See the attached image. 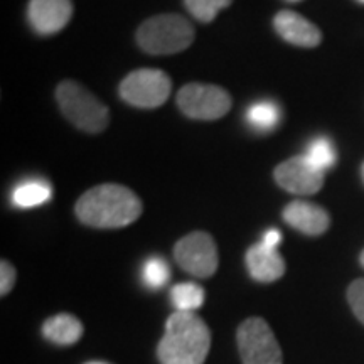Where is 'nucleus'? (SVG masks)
Instances as JSON below:
<instances>
[{"label":"nucleus","instance_id":"1","mask_svg":"<svg viewBox=\"0 0 364 364\" xmlns=\"http://www.w3.org/2000/svg\"><path fill=\"white\" fill-rule=\"evenodd\" d=\"M76 216L86 226L115 230L129 226L142 215V201L122 184H100L86 191L76 203Z\"/></svg>","mask_w":364,"mask_h":364},{"label":"nucleus","instance_id":"2","mask_svg":"<svg viewBox=\"0 0 364 364\" xmlns=\"http://www.w3.org/2000/svg\"><path fill=\"white\" fill-rule=\"evenodd\" d=\"M211 332L196 312H174L167 318L166 332L157 346L161 364H204Z\"/></svg>","mask_w":364,"mask_h":364},{"label":"nucleus","instance_id":"3","mask_svg":"<svg viewBox=\"0 0 364 364\" xmlns=\"http://www.w3.org/2000/svg\"><path fill=\"white\" fill-rule=\"evenodd\" d=\"M194 27L179 14L150 17L136 31V44L154 56H167L188 49L194 43Z\"/></svg>","mask_w":364,"mask_h":364},{"label":"nucleus","instance_id":"4","mask_svg":"<svg viewBox=\"0 0 364 364\" xmlns=\"http://www.w3.org/2000/svg\"><path fill=\"white\" fill-rule=\"evenodd\" d=\"M56 100L63 115L88 134H100L108 127L110 110L90 90L76 81L66 80L58 85Z\"/></svg>","mask_w":364,"mask_h":364},{"label":"nucleus","instance_id":"5","mask_svg":"<svg viewBox=\"0 0 364 364\" xmlns=\"http://www.w3.org/2000/svg\"><path fill=\"white\" fill-rule=\"evenodd\" d=\"M236 339L243 364H284L279 341L265 318H247L240 326Z\"/></svg>","mask_w":364,"mask_h":364},{"label":"nucleus","instance_id":"6","mask_svg":"<svg viewBox=\"0 0 364 364\" xmlns=\"http://www.w3.org/2000/svg\"><path fill=\"white\" fill-rule=\"evenodd\" d=\"M171 78L161 70H136L127 75L120 83L118 93L125 103L136 108H159L171 95Z\"/></svg>","mask_w":364,"mask_h":364},{"label":"nucleus","instance_id":"7","mask_svg":"<svg viewBox=\"0 0 364 364\" xmlns=\"http://www.w3.org/2000/svg\"><path fill=\"white\" fill-rule=\"evenodd\" d=\"M231 105L230 93L215 85L189 83L177 93V107L194 120H218L231 110Z\"/></svg>","mask_w":364,"mask_h":364},{"label":"nucleus","instance_id":"8","mask_svg":"<svg viewBox=\"0 0 364 364\" xmlns=\"http://www.w3.org/2000/svg\"><path fill=\"white\" fill-rule=\"evenodd\" d=\"M174 258L182 270L198 279H208L218 270V247L211 235L194 231L181 238L174 247Z\"/></svg>","mask_w":364,"mask_h":364},{"label":"nucleus","instance_id":"9","mask_svg":"<svg viewBox=\"0 0 364 364\" xmlns=\"http://www.w3.org/2000/svg\"><path fill=\"white\" fill-rule=\"evenodd\" d=\"M273 177L282 189L297 196L316 194L324 186V172L309 162L306 156L290 157L289 161L279 164L273 171Z\"/></svg>","mask_w":364,"mask_h":364},{"label":"nucleus","instance_id":"10","mask_svg":"<svg viewBox=\"0 0 364 364\" xmlns=\"http://www.w3.org/2000/svg\"><path fill=\"white\" fill-rule=\"evenodd\" d=\"M73 17L71 0H31L27 19L36 33L53 36L65 29Z\"/></svg>","mask_w":364,"mask_h":364},{"label":"nucleus","instance_id":"11","mask_svg":"<svg viewBox=\"0 0 364 364\" xmlns=\"http://www.w3.org/2000/svg\"><path fill=\"white\" fill-rule=\"evenodd\" d=\"M273 27L282 39L299 48H316L322 41L321 29L294 11H280L273 19Z\"/></svg>","mask_w":364,"mask_h":364},{"label":"nucleus","instance_id":"12","mask_svg":"<svg viewBox=\"0 0 364 364\" xmlns=\"http://www.w3.org/2000/svg\"><path fill=\"white\" fill-rule=\"evenodd\" d=\"M284 220L300 233L318 236L326 233L331 225V216L324 208L309 201H292L284 209Z\"/></svg>","mask_w":364,"mask_h":364},{"label":"nucleus","instance_id":"13","mask_svg":"<svg viewBox=\"0 0 364 364\" xmlns=\"http://www.w3.org/2000/svg\"><path fill=\"white\" fill-rule=\"evenodd\" d=\"M247 268L253 280L270 284L285 273V260L279 250L268 248L260 241L247 252Z\"/></svg>","mask_w":364,"mask_h":364},{"label":"nucleus","instance_id":"14","mask_svg":"<svg viewBox=\"0 0 364 364\" xmlns=\"http://www.w3.org/2000/svg\"><path fill=\"white\" fill-rule=\"evenodd\" d=\"M43 334L48 341L58 346H71L83 336V324L71 314H58L49 317L43 326Z\"/></svg>","mask_w":364,"mask_h":364},{"label":"nucleus","instance_id":"15","mask_svg":"<svg viewBox=\"0 0 364 364\" xmlns=\"http://www.w3.org/2000/svg\"><path fill=\"white\" fill-rule=\"evenodd\" d=\"M51 199V186L46 181H24L17 184L12 191V203L14 206L29 209L41 206Z\"/></svg>","mask_w":364,"mask_h":364},{"label":"nucleus","instance_id":"16","mask_svg":"<svg viewBox=\"0 0 364 364\" xmlns=\"http://www.w3.org/2000/svg\"><path fill=\"white\" fill-rule=\"evenodd\" d=\"M280 107L275 102H263L253 103L247 110V120L250 127L257 132H272L280 124Z\"/></svg>","mask_w":364,"mask_h":364},{"label":"nucleus","instance_id":"17","mask_svg":"<svg viewBox=\"0 0 364 364\" xmlns=\"http://www.w3.org/2000/svg\"><path fill=\"white\" fill-rule=\"evenodd\" d=\"M204 289L194 282L177 284L171 289V302L177 312H196L204 304Z\"/></svg>","mask_w":364,"mask_h":364},{"label":"nucleus","instance_id":"18","mask_svg":"<svg viewBox=\"0 0 364 364\" xmlns=\"http://www.w3.org/2000/svg\"><path fill=\"white\" fill-rule=\"evenodd\" d=\"M306 159L322 172L329 171L331 167H334L336 161H338V152H336L334 142L327 139V136H316L307 145Z\"/></svg>","mask_w":364,"mask_h":364},{"label":"nucleus","instance_id":"19","mask_svg":"<svg viewBox=\"0 0 364 364\" xmlns=\"http://www.w3.org/2000/svg\"><path fill=\"white\" fill-rule=\"evenodd\" d=\"M142 282L147 289H162L171 279V267L162 257H150L142 265Z\"/></svg>","mask_w":364,"mask_h":364},{"label":"nucleus","instance_id":"20","mask_svg":"<svg viewBox=\"0 0 364 364\" xmlns=\"http://www.w3.org/2000/svg\"><path fill=\"white\" fill-rule=\"evenodd\" d=\"M233 0H184L186 9L199 22H213L223 9L230 7Z\"/></svg>","mask_w":364,"mask_h":364},{"label":"nucleus","instance_id":"21","mask_svg":"<svg viewBox=\"0 0 364 364\" xmlns=\"http://www.w3.org/2000/svg\"><path fill=\"white\" fill-rule=\"evenodd\" d=\"M348 300L354 316L364 324V279L354 280L348 289Z\"/></svg>","mask_w":364,"mask_h":364},{"label":"nucleus","instance_id":"22","mask_svg":"<svg viewBox=\"0 0 364 364\" xmlns=\"http://www.w3.org/2000/svg\"><path fill=\"white\" fill-rule=\"evenodd\" d=\"M16 268L12 267V263L7 260H2L0 263V294L7 295L12 290L14 284H16Z\"/></svg>","mask_w":364,"mask_h":364},{"label":"nucleus","instance_id":"23","mask_svg":"<svg viewBox=\"0 0 364 364\" xmlns=\"http://www.w3.org/2000/svg\"><path fill=\"white\" fill-rule=\"evenodd\" d=\"M262 243L265 245V247H268V248L279 250V245L282 243V233H280L279 230H275V228H273V230H268L267 233L263 235Z\"/></svg>","mask_w":364,"mask_h":364},{"label":"nucleus","instance_id":"24","mask_svg":"<svg viewBox=\"0 0 364 364\" xmlns=\"http://www.w3.org/2000/svg\"><path fill=\"white\" fill-rule=\"evenodd\" d=\"M85 364H110L107 361H90V363H85Z\"/></svg>","mask_w":364,"mask_h":364},{"label":"nucleus","instance_id":"25","mask_svg":"<svg viewBox=\"0 0 364 364\" xmlns=\"http://www.w3.org/2000/svg\"><path fill=\"white\" fill-rule=\"evenodd\" d=\"M359 262H361V265L364 267V250H363V253H361V257H359Z\"/></svg>","mask_w":364,"mask_h":364},{"label":"nucleus","instance_id":"26","mask_svg":"<svg viewBox=\"0 0 364 364\" xmlns=\"http://www.w3.org/2000/svg\"><path fill=\"white\" fill-rule=\"evenodd\" d=\"M361 174H363V179H364V164H363V169H361Z\"/></svg>","mask_w":364,"mask_h":364},{"label":"nucleus","instance_id":"27","mask_svg":"<svg viewBox=\"0 0 364 364\" xmlns=\"http://www.w3.org/2000/svg\"><path fill=\"white\" fill-rule=\"evenodd\" d=\"M287 2H300V0H287Z\"/></svg>","mask_w":364,"mask_h":364},{"label":"nucleus","instance_id":"28","mask_svg":"<svg viewBox=\"0 0 364 364\" xmlns=\"http://www.w3.org/2000/svg\"><path fill=\"white\" fill-rule=\"evenodd\" d=\"M358 2H359V4H364V0H358Z\"/></svg>","mask_w":364,"mask_h":364}]
</instances>
